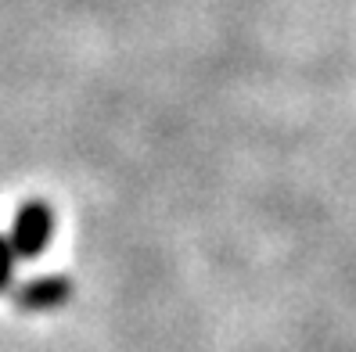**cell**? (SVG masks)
<instances>
[{
  "label": "cell",
  "mask_w": 356,
  "mask_h": 352,
  "mask_svg": "<svg viewBox=\"0 0 356 352\" xmlns=\"http://www.w3.org/2000/svg\"><path fill=\"white\" fill-rule=\"evenodd\" d=\"M11 244L18 259H36L47 252V244L54 237V212L47 201H29L18 209L15 223H11Z\"/></svg>",
  "instance_id": "cell-1"
},
{
  "label": "cell",
  "mask_w": 356,
  "mask_h": 352,
  "mask_svg": "<svg viewBox=\"0 0 356 352\" xmlns=\"http://www.w3.org/2000/svg\"><path fill=\"white\" fill-rule=\"evenodd\" d=\"M15 262H18V255H15L11 237L0 234V295H4L8 287L15 284Z\"/></svg>",
  "instance_id": "cell-3"
},
{
  "label": "cell",
  "mask_w": 356,
  "mask_h": 352,
  "mask_svg": "<svg viewBox=\"0 0 356 352\" xmlns=\"http://www.w3.org/2000/svg\"><path fill=\"white\" fill-rule=\"evenodd\" d=\"M65 295H69V284L61 277H47V280L26 284L22 292H18V305H26V309H51L58 302H65Z\"/></svg>",
  "instance_id": "cell-2"
}]
</instances>
